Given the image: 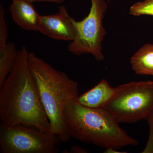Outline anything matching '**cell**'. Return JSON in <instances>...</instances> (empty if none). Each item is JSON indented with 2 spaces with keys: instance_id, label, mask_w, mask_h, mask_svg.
<instances>
[{
  "instance_id": "e0dca14e",
  "label": "cell",
  "mask_w": 153,
  "mask_h": 153,
  "mask_svg": "<svg viewBox=\"0 0 153 153\" xmlns=\"http://www.w3.org/2000/svg\"><path fill=\"white\" fill-rule=\"evenodd\" d=\"M116 149H114V148H108V149H105L104 153H125L124 152H118V151Z\"/></svg>"
},
{
  "instance_id": "3957f363",
  "label": "cell",
  "mask_w": 153,
  "mask_h": 153,
  "mask_svg": "<svg viewBox=\"0 0 153 153\" xmlns=\"http://www.w3.org/2000/svg\"><path fill=\"white\" fill-rule=\"evenodd\" d=\"M65 120L71 137L107 149H118L139 145L120 126L111 114L103 108H92L78 104L75 100L66 102Z\"/></svg>"
},
{
  "instance_id": "5b68a950",
  "label": "cell",
  "mask_w": 153,
  "mask_h": 153,
  "mask_svg": "<svg viewBox=\"0 0 153 153\" xmlns=\"http://www.w3.org/2000/svg\"><path fill=\"white\" fill-rule=\"evenodd\" d=\"M91 6L87 16L82 21L72 22L75 30L74 40L67 49L76 55L91 54L97 61L104 60L102 43L106 35L102 20L107 4L104 0H91Z\"/></svg>"
},
{
  "instance_id": "7c38bea8",
  "label": "cell",
  "mask_w": 153,
  "mask_h": 153,
  "mask_svg": "<svg viewBox=\"0 0 153 153\" xmlns=\"http://www.w3.org/2000/svg\"><path fill=\"white\" fill-rule=\"evenodd\" d=\"M129 13L134 16H153V0H144L134 4L130 8Z\"/></svg>"
},
{
  "instance_id": "ba28073f",
  "label": "cell",
  "mask_w": 153,
  "mask_h": 153,
  "mask_svg": "<svg viewBox=\"0 0 153 153\" xmlns=\"http://www.w3.org/2000/svg\"><path fill=\"white\" fill-rule=\"evenodd\" d=\"M12 19L23 30L38 31L41 15L33 3L27 0H13L9 7Z\"/></svg>"
},
{
  "instance_id": "4fadbf2b",
  "label": "cell",
  "mask_w": 153,
  "mask_h": 153,
  "mask_svg": "<svg viewBox=\"0 0 153 153\" xmlns=\"http://www.w3.org/2000/svg\"><path fill=\"white\" fill-rule=\"evenodd\" d=\"M5 10L1 4H0V46L7 43L8 29L5 18Z\"/></svg>"
},
{
  "instance_id": "8fae6325",
  "label": "cell",
  "mask_w": 153,
  "mask_h": 153,
  "mask_svg": "<svg viewBox=\"0 0 153 153\" xmlns=\"http://www.w3.org/2000/svg\"><path fill=\"white\" fill-rule=\"evenodd\" d=\"M19 51L13 42L0 46V86L13 70Z\"/></svg>"
},
{
  "instance_id": "9c48e42d",
  "label": "cell",
  "mask_w": 153,
  "mask_h": 153,
  "mask_svg": "<svg viewBox=\"0 0 153 153\" xmlns=\"http://www.w3.org/2000/svg\"><path fill=\"white\" fill-rule=\"evenodd\" d=\"M115 87L102 79L97 85L75 100L78 104L92 108H102L112 97Z\"/></svg>"
},
{
  "instance_id": "52a82bcc",
  "label": "cell",
  "mask_w": 153,
  "mask_h": 153,
  "mask_svg": "<svg viewBox=\"0 0 153 153\" xmlns=\"http://www.w3.org/2000/svg\"><path fill=\"white\" fill-rule=\"evenodd\" d=\"M72 19L66 7L60 6L57 13L40 16L38 31L52 39L71 42L75 36Z\"/></svg>"
},
{
  "instance_id": "9a60e30c",
  "label": "cell",
  "mask_w": 153,
  "mask_h": 153,
  "mask_svg": "<svg viewBox=\"0 0 153 153\" xmlns=\"http://www.w3.org/2000/svg\"><path fill=\"white\" fill-rule=\"evenodd\" d=\"M87 151L78 146H72L71 148L69 153H87Z\"/></svg>"
},
{
  "instance_id": "5bb4252c",
  "label": "cell",
  "mask_w": 153,
  "mask_h": 153,
  "mask_svg": "<svg viewBox=\"0 0 153 153\" xmlns=\"http://www.w3.org/2000/svg\"><path fill=\"white\" fill-rule=\"evenodd\" d=\"M150 127L149 136L143 153H153V112L147 118Z\"/></svg>"
},
{
  "instance_id": "2e32d148",
  "label": "cell",
  "mask_w": 153,
  "mask_h": 153,
  "mask_svg": "<svg viewBox=\"0 0 153 153\" xmlns=\"http://www.w3.org/2000/svg\"><path fill=\"white\" fill-rule=\"evenodd\" d=\"M31 2H49L54 3L56 4H61L64 2L65 0H27Z\"/></svg>"
},
{
  "instance_id": "8992f818",
  "label": "cell",
  "mask_w": 153,
  "mask_h": 153,
  "mask_svg": "<svg viewBox=\"0 0 153 153\" xmlns=\"http://www.w3.org/2000/svg\"><path fill=\"white\" fill-rule=\"evenodd\" d=\"M61 142L55 135L22 124L0 125V147L2 153H57Z\"/></svg>"
},
{
  "instance_id": "6da1fadb",
  "label": "cell",
  "mask_w": 153,
  "mask_h": 153,
  "mask_svg": "<svg viewBox=\"0 0 153 153\" xmlns=\"http://www.w3.org/2000/svg\"><path fill=\"white\" fill-rule=\"evenodd\" d=\"M29 51L23 46L13 70L0 86V119L13 126L22 124L50 132V124L28 64Z\"/></svg>"
},
{
  "instance_id": "7a4b0ae2",
  "label": "cell",
  "mask_w": 153,
  "mask_h": 153,
  "mask_svg": "<svg viewBox=\"0 0 153 153\" xmlns=\"http://www.w3.org/2000/svg\"><path fill=\"white\" fill-rule=\"evenodd\" d=\"M28 64L49 119L50 132L66 143L71 136L65 120L64 106L68 100L79 97L78 83L34 52H29Z\"/></svg>"
},
{
  "instance_id": "30bf717a",
  "label": "cell",
  "mask_w": 153,
  "mask_h": 153,
  "mask_svg": "<svg viewBox=\"0 0 153 153\" xmlns=\"http://www.w3.org/2000/svg\"><path fill=\"white\" fill-rule=\"evenodd\" d=\"M130 63L135 74L153 76V44L141 47L131 58Z\"/></svg>"
},
{
  "instance_id": "277c9868",
  "label": "cell",
  "mask_w": 153,
  "mask_h": 153,
  "mask_svg": "<svg viewBox=\"0 0 153 153\" xmlns=\"http://www.w3.org/2000/svg\"><path fill=\"white\" fill-rule=\"evenodd\" d=\"M102 108L119 123L147 118L153 112V81H132L115 87L112 97Z\"/></svg>"
}]
</instances>
